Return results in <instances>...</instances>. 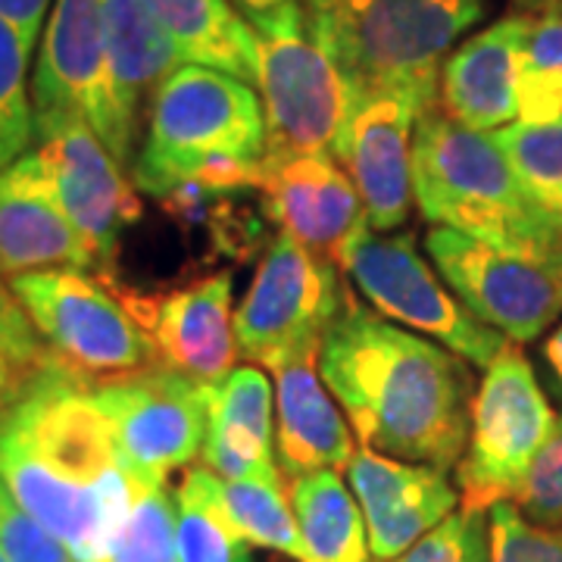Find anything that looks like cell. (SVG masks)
<instances>
[{"instance_id": "23", "label": "cell", "mask_w": 562, "mask_h": 562, "mask_svg": "<svg viewBox=\"0 0 562 562\" xmlns=\"http://www.w3.org/2000/svg\"><path fill=\"white\" fill-rule=\"evenodd\" d=\"M110 88L122 135L135 140L138 110L147 94H157L181 63L179 44L157 20L147 0H110Z\"/></svg>"}, {"instance_id": "21", "label": "cell", "mask_w": 562, "mask_h": 562, "mask_svg": "<svg viewBox=\"0 0 562 562\" xmlns=\"http://www.w3.org/2000/svg\"><path fill=\"white\" fill-rule=\"evenodd\" d=\"M210 425L203 465L222 482H244L281 472L276 462L272 384L260 366H235L220 384L206 387Z\"/></svg>"}, {"instance_id": "42", "label": "cell", "mask_w": 562, "mask_h": 562, "mask_svg": "<svg viewBox=\"0 0 562 562\" xmlns=\"http://www.w3.org/2000/svg\"><path fill=\"white\" fill-rule=\"evenodd\" d=\"M550 13H557V16H562V0H557V3H553V10H550Z\"/></svg>"}, {"instance_id": "12", "label": "cell", "mask_w": 562, "mask_h": 562, "mask_svg": "<svg viewBox=\"0 0 562 562\" xmlns=\"http://www.w3.org/2000/svg\"><path fill=\"white\" fill-rule=\"evenodd\" d=\"M110 0H54L38 66L32 76L35 122L79 116L125 166L132 144L122 135L110 88Z\"/></svg>"}, {"instance_id": "26", "label": "cell", "mask_w": 562, "mask_h": 562, "mask_svg": "<svg viewBox=\"0 0 562 562\" xmlns=\"http://www.w3.org/2000/svg\"><path fill=\"white\" fill-rule=\"evenodd\" d=\"M179 503V562H254L250 543L235 525L225 482L206 465H191L176 491Z\"/></svg>"}, {"instance_id": "29", "label": "cell", "mask_w": 562, "mask_h": 562, "mask_svg": "<svg viewBox=\"0 0 562 562\" xmlns=\"http://www.w3.org/2000/svg\"><path fill=\"white\" fill-rule=\"evenodd\" d=\"M179 503L166 482L138 479L135 501L98 562H179Z\"/></svg>"}, {"instance_id": "19", "label": "cell", "mask_w": 562, "mask_h": 562, "mask_svg": "<svg viewBox=\"0 0 562 562\" xmlns=\"http://www.w3.org/2000/svg\"><path fill=\"white\" fill-rule=\"evenodd\" d=\"M528 13H513L462 41L443 60L438 106L472 132H501L519 122V69Z\"/></svg>"}, {"instance_id": "31", "label": "cell", "mask_w": 562, "mask_h": 562, "mask_svg": "<svg viewBox=\"0 0 562 562\" xmlns=\"http://www.w3.org/2000/svg\"><path fill=\"white\" fill-rule=\"evenodd\" d=\"M29 54L32 47L16 32V25L0 16V172L20 160L35 138Z\"/></svg>"}, {"instance_id": "8", "label": "cell", "mask_w": 562, "mask_h": 562, "mask_svg": "<svg viewBox=\"0 0 562 562\" xmlns=\"http://www.w3.org/2000/svg\"><path fill=\"white\" fill-rule=\"evenodd\" d=\"M344 301L347 291L338 266L279 232L235 310L238 353L269 372L303 357H319L322 338L338 319Z\"/></svg>"}, {"instance_id": "24", "label": "cell", "mask_w": 562, "mask_h": 562, "mask_svg": "<svg viewBox=\"0 0 562 562\" xmlns=\"http://www.w3.org/2000/svg\"><path fill=\"white\" fill-rule=\"evenodd\" d=\"M179 44L181 60L213 66L257 85L260 41L254 25L228 0H147Z\"/></svg>"}, {"instance_id": "14", "label": "cell", "mask_w": 562, "mask_h": 562, "mask_svg": "<svg viewBox=\"0 0 562 562\" xmlns=\"http://www.w3.org/2000/svg\"><path fill=\"white\" fill-rule=\"evenodd\" d=\"M35 138L44 179L63 213L79 228L98 266L113 262L122 228L140 220V201L122 176V162L79 116L35 122Z\"/></svg>"}, {"instance_id": "3", "label": "cell", "mask_w": 562, "mask_h": 562, "mask_svg": "<svg viewBox=\"0 0 562 562\" xmlns=\"http://www.w3.org/2000/svg\"><path fill=\"white\" fill-rule=\"evenodd\" d=\"M266 157L260 91L213 66L181 63L150 103V128L135 160V184L166 201L179 188L210 194L254 191Z\"/></svg>"}, {"instance_id": "16", "label": "cell", "mask_w": 562, "mask_h": 562, "mask_svg": "<svg viewBox=\"0 0 562 562\" xmlns=\"http://www.w3.org/2000/svg\"><path fill=\"white\" fill-rule=\"evenodd\" d=\"M254 191H260L262 213L281 235H291L335 266L369 228L360 194L331 154L262 157Z\"/></svg>"}, {"instance_id": "11", "label": "cell", "mask_w": 562, "mask_h": 562, "mask_svg": "<svg viewBox=\"0 0 562 562\" xmlns=\"http://www.w3.org/2000/svg\"><path fill=\"white\" fill-rule=\"evenodd\" d=\"M425 247L462 306L506 341L531 344L560 319L562 260L528 257L441 225L428 232Z\"/></svg>"}, {"instance_id": "6", "label": "cell", "mask_w": 562, "mask_h": 562, "mask_svg": "<svg viewBox=\"0 0 562 562\" xmlns=\"http://www.w3.org/2000/svg\"><path fill=\"white\" fill-rule=\"evenodd\" d=\"M254 32L260 41L257 88L266 113V157H335L353 91L313 35L301 0L257 22Z\"/></svg>"}, {"instance_id": "40", "label": "cell", "mask_w": 562, "mask_h": 562, "mask_svg": "<svg viewBox=\"0 0 562 562\" xmlns=\"http://www.w3.org/2000/svg\"><path fill=\"white\" fill-rule=\"evenodd\" d=\"M543 357H547L550 369L557 372V379H560L562 384V325L547 338V344H543Z\"/></svg>"}, {"instance_id": "28", "label": "cell", "mask_w": 562, "mask_h": 562, "mask_svg": "<svg viewBox=\"0 0 562 562\" xmlns=\"http://www.w3.org/2000/svg\"><path fill=\"white\" fill-rule=\"evenodd\" d=\"M494 138L525 194L562 228V116L553 122H513Z\"/></svg>"}, {"instance_id": "38", "label": "cell", "mask_w": 562, "mask_h": 562, "mask_svg": "<svg viewBox=\"0 0 562 562\" xmlns=\"http://www.w3.org/2000/svg\"><path fill=\"white\" fill-rule=\"evenodd\" d=\"M50 0H0V16L16 25L29 47H35Z\"/></svg>"}, {"instance_id": "35", "label": "cell", "mask_w": 562, "mask_h": 562, "mask_svg": "<svg viewBox=\"0 0 562 562\" xmlns=\"http://www.w3.org/2000/svg\"><path fill=\"white\" fill-rule=\"evenodd\" d=\"M513 503L522 509L525 519L557 528L562 525V416L553 438L547 441L528 479L516 491Z\"/></svg>"}, {"instance_id": "1", "label": "cell", "mask_w": 562, "mask_h": 562, "mask_svg": "<svg viewBox=\"0 0 562 562\" xmlns=\"http://www.w3.org/2000/svg\"><path fill=\"white\" fill-rule=\"evenodd\" d=\"M0 479L79 562L106 553L138 491L94 387L54 353L0 413Z\"/></svg>"}, {"instance_id": "33", "label": "cell", "mask_w": 562, "mask_h": 562, "mask_svg": "<svg viewBox=\"0 0 562 562\" xmlns=\"http://www.w3.org/2000/svg\"><path fill=\"white\" fill-rule=\"evenodd\" d=\"M491 562H562V525L525 519L513 501L491 506Z\"/></svg>"}, {"instance_id": "13", "label": "cell", "mask_w": 562, "mask_h": 562, "mask_svg": "<svg viewBox=\"0 0 562 562\" xmlns=\"http://www.w3.org/2000/svg\"><path fill=\"white\" fill-rule=\"evenodd\" d=\"M120 453L135 479L166 482L203 453L210 401L206 387L166 366L140 369L94 387Z\"/></svg>"}, {"instance_id": "43", "label": "cell", "mask_w": 562, "mask_h": 562, "mask_svg": "<svg viewBox=\"0 0 562 562\" xmlns=\"http://www.w3.org/2000/svg\"><path fill=\"white\" fill-rule=\"evenodd\" d=\"M0 562H10V560H7V557H3V553H0Z\"/></svg>"}, {"instance_id": "25", "label": "cell", "mask_w": 562, "mask_h": 562, "mask_svg": "<svg viewBox=\"0 0 562 562\" xmlns=\"http://www.w3.org/2000/svg\"><path fill=\"white\" fill-rule=\"evenodd\" d=\"M310 562H369V528L360 501L338 472H310L288 484Z\"/></svg>"}, {"instance_id": "20", "label": "cell", "mask_w": 562, "mask_h": 562, "mask_svg": "<svg viewBox=\"0 0 562 562\" xmlns=\"http://www.w3.org/2000/svg\"><path fill=\"white\" fill-rule=\"evenodd\" d=\"M98 266L79 228L63 213L35 150L0 172V269L50 272Z\"/></svg>"}, {"instance_id": "10", "label": "cell", "mask_w": 562, "mask_h": 562, "mask_svg": "<svg viewBox=\"0 0 562 562\" xmlns=\"http://www.w3.org/2000/svg\"><path fill=\"white\" fill-rule=\"evenodd\" d=\"M338 269L347 272V279L360 288V294L372 310H379V316L403 322L435 338L460 360L487 369L506 347L501 331L475 319L443 288L435 269L422 260L416 238L409 232L384 238L366 228L344 250Z\"/></svg>"}, {"instance_id": "30", "label": "cell", "mask_w": 562, "mask_h": 562, "mask_svg": "<svg viewBox=\"0 0 562 562\" xmlns=\"http://www.w3.org/2000/svg\"><path fill=\"white\" fill-rule=\"evenodd\" d=\"M562 116V16H531L519 69V122L538 125Z\"/></svg>"}, {"instance_id": "36", "label": "cell", "mask_w": 562, "mask_h": 562, "mask_svg": "<svg viewBox=\"0 0 562 562\" xmlns=\"http://www.w3.org/2000/svg\"><path fill=\"white\" fill-rule=\"evenodd\" d=\"M0 347L29 362H44L50 357V350L41 347V335L35 331L29 313L22 310V303L16 301L13 288H7L3 281H0Z\"/></svg>"}, {"instance_id": "5", "label": "cell", "mask_w": 562, "mask_h": 562, "mask_svg": "<svg viewBox=\"0 0 562 562\" xmlns=\"http://www.w3.org/2000/svg\"><path fill=\"white\" fill-rule=\"evenodd\" d=\"M306 22L350 91H403L438 103L453 41L482 20L484 0H301Z\"/></svg>"}, {"instance_id": "34", "label": "cell", "mask_w": 562, "mask_h": 562, "mask_svg": "<svg viewBox=\"0 0 562 562\" xmlns=\"http://www.w3.org/2000/svg\"><path fill=\"white\" fill-rule=\"evenodd\" d=\"M0 553L10 562H79L60 538L22 509L13 491L0 479Z\"/></svg>"}, {"instance_id": "9", "label": "cell", "mask_w": 562, "mask_h": 562, "mask_svg": "<svg viewBox=\"0 0 562 562\" xmlns=\"http://www.w3.org/2000/svg\"><path fill=\"white\" fill-rule=\"evenodd\" d=\"M10 288L50 353L81 379H125L157 360L138 319L79 269L25 272Z\"/></svg>"}, {"instance_id": "37", "label": "cell", "mask_w": 562, "mask_h": 562, "mask_svg": "<svg viewBox=\"0 0 562 562\" xmlns=\"http://www.w3.org/2000/svg\"><path fill=\"white\" fill-rule=\"evenodd\" d=\"M44 362H29L0 347V413L25 391V384L35 379Z\"/></svg>"}, {"instance_id": "2", "label": "cell", "mask_w": 562, "mask_h": 562, "mask_svg": "<svg viewBox=\"0 0 562 562\" xmlns=\"http://www.w3.org/2000/svg\"><path fill=\"white\" fill-rule=\"evenodd\" d=\"M319 375L362 447L443 472L462 460L475 394L465 362L441 344L347 294L322 338Z\"/></svg>"}, {"instance_id": "7", "label": "cell", "mask_w": 562, "mask_h": 562, "mask_svg": "<svg viewBox=\"0 0 562 562\" xmlns=\"http://www.w3.org/2000/svg\"><path fill=\"white\" fill-rule=\"evenodd\" d=\"M560 416L543 394L531 362L513 341L484 372L472 397L469 441L457 462L462 509H482L513 501L528 479Z\"/></svg>"}, {"instance_id": "4", "label": "cell", "mask_w": 562, "mask_h": 562, "mask_svg": "<svg viewBox=\"0 0 562 562\" xmlns=\"http://www.w3.org/2000/svg\"><path fill=\"white\" fill-rule=\"evenodd\" d=\"M413 201L422 216L469 238L562 260V228L525 194L494 132H472L435 103L413 135Z\"/></svg>"}, {"instance_id": "18", "label": "cell", "mask_w": 562, "mask_h": 562, "mask_svg": "<svg viewBox=\"0 0 562 562\" xmlns=\"http://www.w3.org/2000/svg\"><path fill=\"white\" fill-rule=\"evenodd\" d=\"M232 288V276L216 272L160 301H138L135 319L144 322L160 366L201 382L203 387L220 384L235 369L241 353L235 341Z\"/></svg>"}, {"instance_id": "15", "label": "cell", "mask_w": 562, "mask_h": 562, "mask_svg": "<svg viewBox=\"0 0 562 562\" xmlns=\"http://www.w3.org/2000/svg\"><path fill=\"white\" fill-rule=\"evenodd\" d=\"M425 113L403 91H353V106L335 144L372 232L401 228L413 206V135Z\"/></svg>"}, {"instance_id": "22", "label": "cell", "mask_w": 562, "mask_h": 562, "mask_svg": "<svg viewBox=\"0 0 562 562\" xmlns=\"http://www.w3.org/2000/svg\"><path fill=\"white\" fill-rule=\"evenodd\" d=\"M276 462L281 475L341 472L357 447L335 397L322 387L319 357H303L276 369Z\"/></svg>"}, {"instance_id": "41", "label": "cell", "mask_w": 562, "mask_h": 562, "mask_svg": "<svg viewBox=\"0 0 562 562\" xmlns=\"http://www.w3.org/2000/svg\"><path fill=\"white\" fill-rule=\"evenodd\" d=\"M557 0H516L519 13H528V16H541V13H550Z\"/></svg>"}, {"instance_id": "32", "label": "cell", "mask_w": 562, "mask_h": 562, "mask_svg": "<svg viewBox=\"0 0 562 562\" xmlns=\"http://www.w3.org/2000/svg\"><path fill=\"white\" fill-rule=\"evenodd\" d=\"M379 562H491V516L460 506L406 553Z\"/></svg>"}, {"instance_id": "27", "label": "cell", "mask_w": 562, "mask_h": 562, "mask_svg": "<svg viewBox=\"0 0 562 562\" xmlns=\"http://www.w3.org/2000/svg\"><path fill=\"white\" fill-rule=\"evenodd\" d=\"M225 503L247 543L276 550L294 562H310L291 509V497L281 484V472L262 479L225 482Z\"/></svg>"}, {"instance_id": "39", "label": "cell", "mask_w": 562, "mask_h": 562, "mask_svg": "<svg viewBox=\"0 0 562 562\" xmlns=\"http://www.w3.org/2000/svg\"><path fill=\"white\" fill-rule=\"evenodd\" d=\"M288 3H291V0H238V7L244 10V20L250 22V25L272 20L281 7H288Z\"/></svg>"}, {"instance_id": "17", "label": "cell", "mask_w": 562, "mask_h": 562, "mask_svg": "<svg viewBox=\"0 0 562 562\" xmlns=\"http://www.w3.org/2000/svg\"><path fill=\"white\" fill-rule=\"evenodd\" d=\"M347 479L362 506L375 562L406 553L460 506V487L443 469L394 460L369 447H357Z\"/></svg>"}]
</instances>
